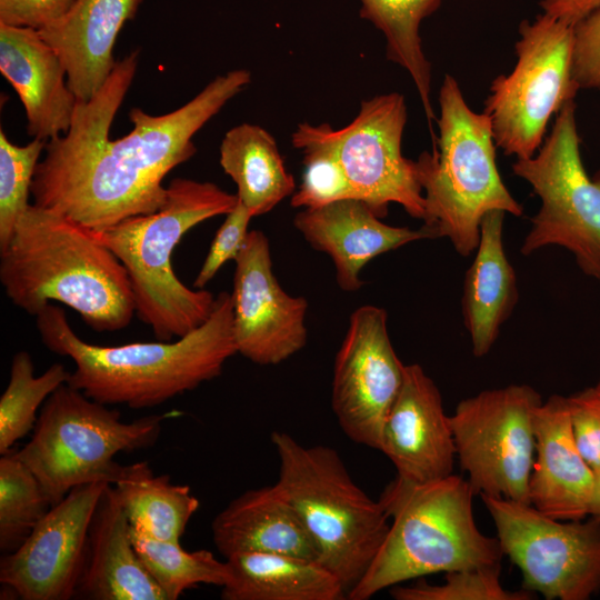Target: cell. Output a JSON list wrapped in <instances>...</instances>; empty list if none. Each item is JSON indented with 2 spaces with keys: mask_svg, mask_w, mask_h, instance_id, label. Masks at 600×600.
Instances as JSON below:
<instances>
[{
  "mask_svg": "<svg viewBox=\"0 0 600 600\" xmlns=\"http://www.w3.org/2000/svg\"><path fill=\"white\" fill-rule=\"evenodd\" d=\"M139 56L134 49L117 61L99 92L78 101L68 132L47 141L31 184L33 204L93 231L157 211L167 198L166 176L197 152L194 134L251 82L249 70L234 69L169 113L132 108V130L110 140Z\"/></svg>",
  "mask_w": 600,
  "mask_h": 600,
  "instance_id": "6da1fadb",
  "label": "cell"
},
{
  "mask_svg": "<svg viewBox=\"0 0 600 600\" xmlns=\"http://www.w3.org/2000/svg\"><path fill=\"white\" fill-rule=\"evenodd\" d=\"M232 317V296L222 291L207 321L173 341L88 343L73 331L66 311L52 303L36 316V326L47 349L73 361L70 386L102 404L144 409L221 374L237 353Z\"/></svg>",
  "mask_w": 600,
  "mask_h": 600,
  "instance_id": "7a4b0ae2",
  "label": "cell"
},
{
  "mask_svg": "<svg viewBox=\"0 0 600 600\" xmlns=\"http://www.w3.org/2000/svg\"><path fill=\"white\" fill-rule=\"evenodd\" d=\"M0 282L27 313L58 301L98 332L122 330L136 313L128 273L113 252L90 229L33 203L0 250Z\"/></svg>",
  "mask_w": 600,
  "mask_h": 600,
  "instance_id": "3957f363",
  "label": "cell"
},
{
  "mask_svg": "<svg viewBox=\"0 0 600 600\" xmlns=\"http://www.w3.org/2000/svg\"><path fill=\"white\" fill-rule=\"evenodd\" d=\"M237 194L213 182L176 178L157 211L127 218L93 231L124 267L132 288L136 314L159 341H172L210 317L216 298L187 287L172 267V252L186 232L213 217L229 213Z\"/></svg>",
  "mask_w": 600,
  "mask_h": 600,
  "instance_id": "277c9868",
  "label": "cell"
},
{
  "mask_svg": "<svg viewBox=\"0 0 600 600\" xmlns=\"http://www.w3.org/2000/svg\"><path fill=\"white\" fill-rule=\"evenodd\" d=\"M473 497L469 482L456 474L426 483L397 476L379 498L391 519L387 536L347 599L368 600L432 573L501 564L498 538L477 527Z\"/></svg>",
  "mask_w": 600,
  "mask_h": 600,
  "instance_id": "5b68a950",
  "label": "cell"
},
{
  "mask_svg": "<svg viewBox=\"0 0 600 600\" xmlns=\"http://www.w3.org/2000/svg\"><path fill=\"white\" fill-rule=\"evenodd\" d=\"M439 107L437 143L414 161L424 197L423 227L433 239H449L460 256L468 257L478 247L488 212L519 217L523 210L498 171L489 116L468 107L450 74L440 87Z\"/></svg>",
  "mask_w": 600,
  "mask_h": 600,
  "instance_id": "8992f818",
  "label": "cell"
},
{
  "mask_svg": "<svg viewBox=\"0 0 600 600\" xmlns=\"http://www.w3.org/2000/svg\"><path fill=\"white\" fill-rule=\"evenodd\" d=\"M271 441L279 460L274 484L311 538L317 562L339 579L348 597L382 544L389 517L331 447L303 446L282 431H273Z\"/></svg>",
  "mask_w": 600,
  "mask_h": 600,
  "instance_id": "52a82bcc",
  "label": "cell"
},
{
  "mask_svg": "<svg viewBox=\"0 0 600 600\" xmlns=\"http://www.w3.org/2000/svg\"><path fill=\"white\" fill-rule=\"evenodd\" d=\"M171 416L124 422L118 410L64 383L46 400L31 439L16 452L54 506L74 487L100 480L112 483L121 467L114 456L154 446L162 422Z\"/></svg>",
  "mask_w": 600,
  "mask_h": 600,
  "instance_id": "ba28073f",
  "label": "cell"
},
{
  "mask_svg": "<svg viewBox=\"0 0 600 600\" xmlns=\"http://www.w3.org/2000/svg\"><path fill=\"white\" fill-rule=\"evenodd\" d=\"M512 171L541 201L521 253L547 246L564 248L586 276L600 281V169L590 177L582 163L574 100L556 114L538 153L517 159Z\"/></svg>",
  "mask_w": 600,
  "mask_h": 600,
  "instance_id": "9c48e42d",
  "label": "cell"
},
{
  "mask_svg": "<svg viewBox=\"0 0 600 600\" xmlns=\"http://www.w3.org/2000/svg\"><path fill=\"white\" fill-rule=\"evenodd\" d=\"M516 42L517 63L497 77L484 102L496 146L517 159L533 157L548 122L579 87L572 76L574 27L550 16L524 20Z\"/></svg>",
  "mask_w": 600,
  "mask_h": 600,
  "instance_id": "30bf717a",
  "label": "cell"
},
{
  "mask_svg": "<svg viewBox=\"0 0 600 600\" xmlns=\"http://www.w3.org/2000/svg\"><path fill=\"white\" fill-rule=\"evenodd\" d=\"M542 402L528 384L483 390L449 416L456 453L474 493L530 503L536 454L534 409Z\"/></svg>",
  "mask_w": 600,
  "mask_h": 600,
  "instance_id": "8fae6325",
  "label": "cell"
},
{
  "mask_svg": "<svg viewBox=\"0 0 600 600\" xmlns=\"http://www.w3.org/2000/svg\"><path fill=\"white\" fill-rule=\"evenodd\" d=\"M480 497L522 589L547 600H589L600 591V520H559L530 503Z\"/></svg>",
  "mask_w": 600,
  "mask_h": 600,
  "instance_id": "7c38bea8",
  "label": "cell"
},
{
  "mask_svg": "<svg viewBox=\"0 0 600 600\" xmlns=\"http://www.w3.org/2000/svg\"><path fill=\"white\" fill-rule=\"evenodd\" d=\"M407 116L403 96L391 92L362 100L358 114L340 129L319 126L346 171L354 199L380 219L390 203H398L423 221L424 197L416 162L401 152Z\"/></svg>",
  "mask_w": 600,
  "mask_h": 600,
  "instance_id": "4fadbf2b",
  "label": "cell"
},
{
  "mask_svg": "<svg viewBox=\"0 0 600 600\" xmlns=\"http://www.w3.org/2000/svg\"><path fill=\"white\" fill-rule=\"evenodd\" d=\"M376 306L353 311L333 367L331 406L344 434L379 450L381 431L403 383L404 366Z\"/></svg>",
  "mask_w": 600,
  "mask_h": 600,
  "instance_id": "5bb4252c",
  "label": "cell"
},
{
  "mask_svg": "<svg viewBox=\"0 0 600 600\" xmlns=\"http://www.w3.org/2000/svg\"><path fill=\"white\" fill-rule=\"evenodd\" d=\"M109 482L74 487L51 507L28 538L0 561V582L22 600H69L84 560L88 530Z\"/></svg>",
  "mask_w": 600,
  "mask_h": 600,
  "instance_id": "9a60e30c",
  "label": "cell"
},
{
  "mask_svg": "<svg viewBox=\"0 0 600 600\" xmlns=\"http://www.w3.org/2000/svg\"><path fill=\"white\" fill-rule=\"evenodd\" d=\"M234 262L231 296L237 353L260 366L278 364L307 343L308 301L288 294L279 284L262 231H249Z\"/></svg>",
  "mask_w": 600,
  "mask_h": 600,
  "instance_id": "2e32d148",
  "label": "cell"
},
{
  "mask_svg": "<svg viewBox=\"0 0 600 600\" xmlns=\"http://www.w3.org/2000/svg\"><path fill=\"white\" fill-rule=\"evenodd\" d=\"M379 450L397 476L426 483L453 474L456 446L434 381L417 363L404 366L403 383L381 431Z\"/></svg>",
  "mask_w": 600,
  "mask_h": 600,
  "instance_id": "e0dca14e",
  "label": "cell"
},
{
  "mask_svg": "<svg viewBox=\"0 0 600 600\" xmlns=\"http://www.w3.org/2000/svg\"><path fill=\"white\" fill-rule=\"evenodd\" d=\"M536 454L529 501L559 520L589 517L594 472L576 443L567 397L552 394L533 412Z\"/></svg>",
  "mask_w": 600,
  "mask_h": 600,
  "instance_id": "ac0fdd59",
  "label": "cell"
},
{
  "mask_svg": "<svg viewBox=\"0 0 600 600\" xmlns=\"http://www.w3.org/2000/svg\"><path fill=\"white\" fill-rule=\"evenodd\" d=\"M293 224L313 249L329 254L337 282L347 292L362 287L360 272L373 258L412 241L433 239L423 226L411 229L382 222L357 199L303 209L296 214Z\"/></svg>",
  "mask_w": 600,
  "mask_h": 600,
  "instance_id": "d6986e66",
  "label": "cell"
},
{
  "mask_svg": "<svg viewBox=\"0 0 600 600\" xmlns=\"http://www.w3.org/2000/svg\"><path fill=\"white\" fill-rule=\"evenodd\" d=\"M0 71L20 98L30 136L49 141L68 132L78 100L61 58L38 30L0 23Z\"/></svg>",
  "mask_w": 600,
  "mask_h": 600,
  "instance_id": "ffe728a7",
  "label": "cell"
},
{
  "mask_svg": "<svg viewBox=\"0 0 600 600\" xmlns=\"http://www.w3.org/2000/svg\"><path fill=\"white\" fill-rule=\"evenodd\" d=\"M131 524L108 483L93 511L74 597L86 600H167L131 540Z\"/></svg>",
  "mask_w": 600,
  "mask_h": 600,
  "instance_id": "44dd1931",
  "label": "cell"
},
{
  "mask_svg": "<svg viewBox=\"0 0 600 600\" xmlns=\"http://www.w3.org/2000/svg\"><path fill=\"white\" fill-rule=\"evenodd\" d=\"M142 0H77L59 21L38 30L61 58L67 83L88 102L103 87L117 61L113 48L123 24Z\"/></svg>",
  "mask_w": 600,
  "mask_h": 600,
  "instance_id": "7402d4cb",
  "label": "cell"
},
{
  "mask_svg": "<svg viewBox=\"0 0 600 600\" xmlns=\"http://www.w3.org/2000/svg\"><path fill=\"white\" fill-rule=\"evenodd\" d=\"M211 530L224 559L240 552H262L318 560L300 518L276 484L234 498L216 516Z\"/></svg>",
  "mask_w": 600,
  "mask_h": 600,
  "instance_id": "603a6c76",
  "label": "cell"
},
{
  "mask_svg": "<svg viewBox=\"0 0 600 600\" xmlns=\"http://www.w3.org/2000/svg\"><path fill=\"white\" fill-rule=\"evenodd\" d=\"M504 214L494 210L483 217L476 256L464 278L462 316L477 358L489 353L518 301L516 272L503 248Z\"/></svg>",
  "mask_w": 600,
  "mask_h": 600,
  "instance_id": "cb8c5ba5",
  "label": "cell"
},
{
  "mask_svg": "<svg viewBox=\"0 0 600 600\" xmlns=\"http://www.w3.org/2000/svg\"><path fill=\"white\" fill-rule=\"evenodd\" d=\"M226 561L223 600L347 599L339 579L317 561L262 552H240Z\"/></svg>",
  "mask_w": 600,
  "mask_h": 600,
  "instance_id": "d4e9b609",
  "label": "cell"
},
{
  "mask_svg": "<svg viewBox=\"0 0 600 600\" xmlns=\"http://www.w3.org/2000/svg\"><path fill=\"white\" fill-rule=\"evenodd\" d=\"M219 162L237 186L238 201L252 217L270 212L296 191L276 139L258 124L243 122L228 130Z\"/></svg>",
  "mask_w": 600,
  "mask_h": 600,
  "instance_id": "484cf974",
  "label": "cell"
},
{
  "mask_svg": "<svg viewBox=\"0 0 600 600\" xmlns=\"http://www.w3.org/2000/svg\"><path fill=\"white\" fill-rule=\"evenodd\" d=\"M111 484L130 524L160 540L180 543L200 506L188 486L156 476L147 461L121 464Z\"/></svg>",
  "mask_w": 600,
  "mask_h": 600,
  "instance_id": "4316f807",
  "label": "cell"
},
{
  "mask_svg": "<svg viewBox=\"0 0 600 600\" xmlns=\"http://www.w3.org/2000/svg\"><path fill=\"white\" fill-rule=\"evenodd\" d=\"M359 14L382 32L387 59L402 67L411 77L432 131L437 120L431 107V64L423 53L421 22L434 13L442 0H359Z\"/></svg>",
  "mask_w": 600,
  "mask_h": 600,
  "instance_id": "83f0119b",
  "label": "cell"
},
{
  "mask_svg": "<svg viewBox=\"0 0 600 600\" xmlns=\"http://www.w3.org/2000/svg\"><path fill=\"white\" fill-rule=\"evenodd\" d=\"M130 534L139 558L167 600H177L198 584L221 588L227 582V561H219L211 551L189 552L180 543L157 539L132 526Z\"/></svg>",
  "mask_w": 600,
  "mask_h": 600,
  "instance_id": "f1b7e54d",
  "label": "cell"
},
{
  "mask_svg": "<svg viewBox=\"0 0 600 600\" xmlns=\"http://www.w3.org/2000/svg\"><path fill=\"white\" fill-rule=\"evenodd\" d=\"M69 378L70 372L61 363H53L36 377L31 354L24 350L13 354L9 382L0 397V454L33 430L38 409Z\"/></svg>",
  "mask_w": 600,
  "mask_h": 600,
  "instance_id": "f546056e",
  "label": "cell"
},
{
  "mask_svg": "<svg viewBox=\"0 0 600 600\" xmlns=\"http://www.w3.org/2000/svg\"><path fill=\"white\" fill-rule=\"evenodd\" d=\"M52 504L32 471L16 450L0 458V550L14 551Z\"/></svg>",
  "mask_w": 600,
  "mask_h": 600,
  "instance_id": "4dcf8cb0",
  "label": "cell"
},
{
  "mask_svg": "<svg viewBox=\"0 0 600 600\" xmlns=\"http://www.w3.org/2000/svg\"><path fill=\"white\" fill-rule=\"evenodd\" d=\"M291 143L303 153L302 180L291 196L292 207L316 209L354 199L346 171L319 124L299 123Z\"/></svg>",
  "mask_w": 600,
  "mask_h": 600,
  "instance_id": "1f68e13d",
  "label": "cell"
},
{
  "mask_svg": "<svg viewBox=\"0 0 600 600\" xmlns=\"http://www.w3.org/2000/svg\"><path fill=\"white\" fill-rule=\"evenodd\" d=\"M46 144L47 141L33 138L26 146H18L0 130V250L31 204V184Z\"/></svg>",
  "mask_w": 600,
  "mask_h": 600,
  "instance_id": "d6a6232c",
  "label": "cell"
},
{
  "mask_svg": "<svg viewBox=\"0 0 600 600\" xmlns=\"http://www.w3.org/2000/svg\"><path fill=\"white\" fill-rule=\"evenodd\" d=\"M501 564L446 573L443 583L419 580L411 586L390 588L396 600H532L536 593L524 589L510 591L500 581Z\"/></svg>",
  "mask_w": 600,
  "mask_h": 600,
  "instance_id": "836d02e7",
  "label": "cell"
},
{
  "mask_svg": "<svg viewBox=\"0 0 600 600\" xmlns=\"http://www.w3.org/2000/svg\"><path fill=\"white\" fill-rule=\"evenodd\" d=\"M251 218L252 214L239 201L226 214L193 282L194 288L202 289L227 261L236 260L247 240Z\"/></svg>",
  "mask_w": 600,
  "mask_h": 600,
  "instance_id": "e575fe53",
  "label": "cell"
},
{
  "mask_svg": "<svg viewBox=\"0 0 600 600\" xmlns=\"http://www.w3.org/2000/svg\"><path fill=\"white\" fill-rule=\"evenodd\" d=\"M573 437L592 468H600V390L593 386L567 397Z\"/></svg>",
  "mask_w": 600,
  "mask_h": 600,
  "instance_id": "d590c367",
  "label": "cell"
},
{
  "mask_svg": "<svg viewBox=\"0 0 600 600\" xmlns=\"http://www.w3.org/2000/svg\"><path fill=\"white\" fill-rule=\"evenodd\" d=\"M572 76L579 89L600 91V7L574 26Z\"/></svg>",
  "mask_w": 600,
  "mask_h": 600,
  "instance_id": "8d00e7d4",
  "label": "cell"
},
{
  "mask_svg": "<svg viewBox=\"0 0 600 600\" xmlns=\"http://www.w3.org/2000/svg\"><path fill=\"white\" fill-rule=\"evenodd\" d=\"M77 0H0V23L41 30L59 21Z\"/></svg>",
  "mask_w": 600,
  "mask_h": 600,
  "instance_id": "74e56055",
  "label": "cell"
},
{
  "mask_svg": "<svg viewBox=\"0 0 600 600\" xmlns=\"http://www.w3.org/2000/svg\"><path fill=\"white\" fill-rule=\"evenodd\" d=\"M542 13L574 27L600 7V0H541Z\"/></svg>",
  "mask_w": 600,
  "mask_h": 600,
  "instance_id": "f35d334b",
  "label": "cell"
},
{
  "mask_svg": "<svg viewBox=\"0 0 600 600\" xmlns=\"http://www.w3.org/2000/svg\"><path fill=\"white\" fill-rule=\"evenodd\" d=\"M589 517L600 520V468L594 471V483L589 508Z\"/></svg>",
  "mask_w": 600,
  "mask_h": 600,
  "instance_id": "ab89813d",
  "label": "cell"
},
{
  "mask_svg": "<svg viewBox=\"0 0 600 600\" xmlns=\"http://www.w3.org/2000/svg\"><path fill=\"white\" fill-rule=\"evenodd\" d=\"M594 386L600 390V379L598 380V382Z\"/></svg>",
  "mask_w": 600,
  "mask_h": 600,
  "instance_id": "60d3db41",
  "label": "cell"
}]
</instances>
